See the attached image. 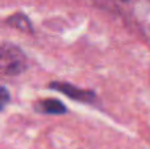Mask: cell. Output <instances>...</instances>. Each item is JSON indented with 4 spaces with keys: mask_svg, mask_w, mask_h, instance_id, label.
Here are the masks:
<instances>
[{
    "mask_svg": "<svg viewBox=\"0 0 150 149\" xmlns=\"http://www.w3.org/2000/svg\"><path fill=\"white\" fill-rule=\"evenodd\" d=\"M28 61L23 50L9 42H3L0 50V70L4 75H17L25 71Z\"/></svg>",
    "mask_w": 150,
    "mask_h": 149,
    "instance_id": "6da1fadb",
    "label": "cell"
},
{
    "mask_svg": "<svg viewBox=\"0 0 150 149\" xmlns=\"http://www.w3.org/2000/svg\"><path fill=\"white\" fill-rule=\"evenodd\" d=\"M50 89L57 90V91L65 94L70 99H74L76 102L88 103V104H93L96 100V94L90 90L79 89V87L74 86V84L66 83V82H52L50 83Z\"/></svg>",
    "mask_w": 150,
    "mask_h": 149,
    "instance_id": "7a4b0ae2",
    "label": "cell"
},
{
    "mask_svg": "<svg viewBox=\"0 0 150 149\" xmlns=\"http://www.w3.org/2000/svg\"><path fill=\"white\" fill-rule=\"evenodd\" d=\"M34 107H36V111L45 114V115H63L67 111L61 100L53 99V98L40 100Z\"/></svg>",
    "mask_w": 150,
    "mask_h": 149,
    "instance_id": "3957f363",
    "label": "cell"
},
{
    "mask_svg": "<svg viewBox=\"0 0 150 149\" xmlns=\"http://www.w3.org/2000/svg\"><path fill=\"white\" fill-rule=\"evenodd\" d=\"M7 24L13 28H17L23 32H28V33H32L33 32V26H32L29 18L26 17L23 13H15L13 16L7 18Z\"/></svg>",
    "mask_w": 150,
    "mask_h": 149,
    "instance_id": "277c9868",
    "label": "cell"
},
{
    "mask_svg": "<svg viewBox=\"0 0 150 149\" xmlns=\"http://www.w3.org/2000/svg\"><path fill=\"white\" fill-rule=\"evenodd\" d=\"M0 98H1V100H0V106H1V110H4V107L7 106V103L9 102V99H11L7 87H4V86L1 87V95H0Z\"/></svg>",
    "mask_w": 150,
    "mask_h": 149,
    "instance_id": "5b68a950",
    "label": "cell"
},
{
    "mask_svg": "<svg viewBox=\"0 0 150 149\" xmlns=\"http://www.w3.org/2000/svg\"><path fill=\"white\" fill-rule=\"evenodd\" d=\"M124 1H125V0H124Z\"/></svg>",
    "mask_w": 150,
    "mask_h": 149,
    "instance_id": "8992f818",
    "label": "cell"
}]
</instances>
